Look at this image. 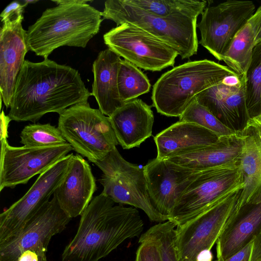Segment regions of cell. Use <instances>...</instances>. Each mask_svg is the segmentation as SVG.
<instances>
[{
  "mask_svg": "<svg viewBox=\"0 0 261 261\" xmlns=\"http://www.w3.org/2000/svg\"><path fill=\"white\" fill-rule=\"evenodd\" d=\"M91 92L78 70L48 59L25 60L16 79L8 116L17 122L38 120L45 114H61L73 105L87 103Z\"/></svg>",
  "mask_w": 261,
  "mask_h": 261,
  "instance_id": "obj_1",
  "label": "cell"
},
{
  "mask_svg": "<svg viewBox=\"0 0 261 261\" xmlns=\"http://www.w3.org/2000/svg\"><path fill=\"white\" fill-rule=\"evenodd\" d=\"M114 204L102 192L93 198L62 261H99L125 240L141 236L144 223L137 209Z\"/></svg>",
  "mask_w": 261,
  "mask_h": 261,
  "instance_id": "obj_2",
  "label": "cell"
},
{
  "mask_svg": "<svg viewBox=\"0 0 261 261\" xmlns=\"http://www.w3.org/2000/svg\"><path fill=\"white\" fill-rule=\"evenodd\" d=\"M48 8L28 28L29 50L44 59L63 46L85 48L99 31L101 12L87 4L90 0L52 1Z\"/></svg>",
  "mask_w": 261,
  "mask_h": 261,
  "instance_id": "obj_3",
  "label": "cell"
},
{
  "mask_svg": "<svg viewBox=\"0 0 261 261\" xmlns=\"http://www.w3.org/2000/svg\"><path fill=\"white\" fill-rule=\"evenodd\" d=\"M238 75L227 66L207 59L189 61L163 73L153 86L151 99L157 112L168 117H179L195 97Z\"/></svg>",
  "mask_w": 261,
  "mask_h": 261,
  "instance_id": "obj_4",
  "label": "cell"
},
{
  "mask_svg": "<svg viewBox=\"0 0 261 261\" xmlns=\"http://www.w3.org/2000/svg\"><path fill=\"white\" fill-rule=\"evenodd\" d=\"M101 15L102 19L112 20L117 26L127 22L142 29L173 47L182 59L197 54V18L185 15L159 16L128 0L106 1Z\"/></svg>",
  "mask_w": 261,
  "mask_h": 261,
  "instance_id": "obj_5",
  "label": "cell"
},
{
  "mask_svg": "<svg viewBox=\"0 0 261 261\" xmlns=\"http://www.w3.org/2000/svg\"><path fill=\"white\" fill-rule=\"evenodd\" d=\"M244 187L240 161L201 170L177 201L169 221L182 225L227 200Z\"/></svg>",
  "mask_w": 261,
  "mask_h": 261,
  "instance_id": "obj_6",
  "label": "cell"
},
{
  "mask_svg": "<svg viewBox=\"0 0 261 261\" xmlns=\"http://www.w3.org/2000/svg\"><path fill=\"white\" fill-rule=\"evenodd\" d=\"M58 127L73 149L93 164L119 144L109 117L88 102L73 105L60 114Z\"/></svg>",
  "mask_w": 261,
  "mask_h": 261,
  "instance_id": "obj_7",
  "label": "cell"
},
{
  "mask_svg": "<svg viewBox=\"0 0 261 261\" xmlns=\"http://www.w3.org/2000/svg\"><path fill=\"white\" fill-rule=\"evenodd\" d=\"M94 164L102 172L98 179L103 187L102 193L115 203L140 208L151 221L158 223L169 220L150 201L143 167L126 161L116 147Z\"/></svg>",
  "mask_w": 261,
  "mask_h": 261,
  "instance_id": "obj_8",
  "label": "cell"
},
{
  "mask_svg": "<svg viewBox=\"0 0 261 261\" xmlns=\"http://www.w3.org/2000/svg\"><path fill=\"white\" fill-rule=\"evenodd\" d=\"M241 190L227 200L176 227L174 244L178 261H197L202 251L211 250L242 208Z\"/></svg>",
  "mask_w": 261,
  "mask_h": 261,
  "instance_id": "obj_9",
  "label": "cell"
},
{
  "mask_svg": "<svg viewBox=\"0 0 261 261\" xmlns=\"http://www.w3.org/2000/svg\"><path fill=\"white\" fill-rule=\"evenodd\" d=\"M103 40L108 48L145 70L160 71L173 66L178 56L166 43L127 22L105 33Z\"/></svg>",
  "mask_w": 261,
  "mask_h": 261,
  "instance_id": "obj_10",
  "label": "cell"
},
{
  "mask_svg": "<svg viewBox=\"0 0 261 261\" xmlns=\"http://www.w3.org/2000/svg\"><path fill=\"white\" fill-rule=\"evenodd\" d=\"M255 9L253 2L248 1L229 0L206 7L197 24L200 32L199 43L216 59L222 61L233 39Z\"/></svg>",
  "mask_w": 261,
  "mask_h": 261,
  "instance_id": "obj_11",
  "label": "cell"
},
{
  "mask_svg": "<svg viewBox=\"0 0 261 261\" xmlns=\"http://www.w3.org/2000/svg\"><path fill=\"white\" fill-rule=\"evenodd\" d=\"M72 154H68L40 174L28 192L1 214L0 245L16 236L49 201L67 171Z\"/></svg>",
  "mask_w": 261,
  "mask_h": 261,
  "instance_id": "obj_12",
  "label": "cell"
},
{
  "mask_svg": "<svg viewBox=\"0 0 261 261\" xmlns=\"http://www.w3.org/2000/svg\"><path fill=\"white\" fill-rule=\"evenodd\" d=\"M0 191L26 184L67 156L73 148L67 143L47 147H14L1 140Z\"/></svg>",
  "mask_w": 261,
  "mask_h": 261,
  "instance_id": "obj_13",
  "label": "cell"
},
{
  "mask_svg": "<svg viewBox=\"0 0 261 261\" xmlns=\"http://www.w3.org/2000/svg\"><path fill=\"white\" fill-rule=\"evenodd\" d=\"M71 219L53 196L16 236L0 245V261H17L24 252L30 249L47 250L51 238L63 231Z\"/></svg>",
  "mask_w": 261,
  "mask_h": 261,
  "instance_id": "obj_14",
  "label": "cell"
},
{
  "mask_svg": "<svg viewBox=\"0 0 261 261\" xmlns=\"http://www.w3.org/2000/svg\"><path fill=\"white\" fill-rule=\"evenodd\" d=\"M143 168L150 201L169 220L182 194L201 172L156 158L149 161Z\"/></svg>",
  "mask_w": 261,
  "mask_h": 261,
  "instance_id": "obj_15",
  "label": "cell"
},
{
  "mask_svg": "<svg viewBox=\"0 0 261 261\" xmlns=\"http://www.w3.org/2000/svg\"><path fill=\"white\" fill-rule=\"evenodd\" d=\"M195 98L230 129L241 133L246 128L250 117L246 105L245 74L237 84H229L222 81Z\"/></svg>",
  "mask_w": 261,
  "mask_h": 261,
  "instance_id": "obj_16",
  "label": "cell"
},
{
  "mask_svg": "<svg viewBox=\"0 0 261 261\" xmlns=\"http://www.w3.org/2000/svg\"><path fill=\"white\" fill-rule=\"evenodd\" d=\"M23 15L5 22L0 31L1 98L10 108L17 76L24 62L29 49L27 31L22 26Z\"/></svg>",
  "mask_w": 261,
  "mask_h": 261,
  "instance_id": "obj_17",
  "label": "cell"
},
{
  "mask_svg": "<svg viewBox=\"0 0 261 261\" xmlns=\"http://www.w3.org/2000/svg\"><path fill=\"white\" fill-rule=\"evenodd\" d=\"M91 167L81 155L72 154L67 171L53 196L71 218L81 216L96 190Z\"/></svg>",
  "mask_w": 261,
  "mask_h": 261,
  "instance_id": "obj_18",
  "label": "cell"
},
{
  "mask_svg": "<svg viewBox=\"0 0 261 261\" xmlns=\"http://www.w3.org/2000/svg\"><path fill=\"white\" fill-rule=\"evenodd\" d=\"M109 117L124 149L139 147L152 135L153 113L151 107L140 99L125 103Z\"/></svg>",
  "mask_w": 261,
  "mask_h": 261,
  "instance_id": "obj_19",
  "label": "cell"
},
{
  "mask_svg": "<svg viewBox=\"0 0 261 261\" xmlns=\"http://www.w3.org/2000/svg\"><path fill=\"white\" fill-rule=\"evenodd\" d=\"M244 137L242 132L220 137L214 144L180 152L166 160L199 171L237 162L241 158Z\"/></svg>",
  "mask_w": 261,
  "mask_h": 261,
  "instance_id": "obj_20",
  "label": "cell"
},
{
  "mask_svg": "<svg viewBox=\"0 0 261 261\" xmlns=\"http://www.w3.org/2000/svg\"><path fill=\"white\" fill-rule=\"evenodd\" d=\"M217 135L191 122L178 121L154 137L158 160H166L178 153L215 144Z\"/></svg>",
  "mask_w": 261,
  "mask_h": 261,
  "instance_id": "obj_21",
  "label": "cell"
},
{
  "mask_svg": "<svg viewBox=\"0 0 261 261\" xmlns=\"http://www.w3.org/2000/svg\"><path fill=\"white\" fill-rule=\"evenodd\" d=\"M121 60L118 55L107 48L99 53L92 65L91 94L95 98L99 110L108 117L124 104L120 98L117 84Z\"/></svg>",
  "mask_w": 261,
  "mask_h": 261,
  "instance_id": "obj_22",
  "label": "cell"
},
{
  "mask_svg": "<svg viewBox=\"0 0 261 261\" xmlns=\"http://www.w3.org/2000/svg\"><path fill=\"white\" fill-rule=\"evenodd\" d=\"M260 229L261 203L242 207L217 241V260H225L238 252L255 239Z\"/></svg>",
  "mask_w": 261,
  "mask_h": 261,
  "instance_id": "obj_23",
  "label": "cell"
},
{
  "mask_svg": "<svg viewBox=\"0 0 261 261\" xmlns=\"http://www.w3.org/2000/svg\"><path fill=\"white\" fill-rule=\"evenodd\" d=\"M240 160L244 187L240 201L241 207L261 203V145L252 130L246 128Z\"/></svg>",
  "mask_w": 261,
  "mask_h": 261,
  "instance_id": "obj_24",
  "label": "cell"
},
{
  "mask_svg": "<svg viewBox=\"0 0 261 261\" xmlns=\"http://www.w3.org/2000/svg\"><path fill=\"white\" fill-rule=\"evenodd\" d=\"M255 35L247 22L238 32L223 57L227 66L237 74H245L252 59Z\"/></svg>",
  "mask_w": 261,
  "mask_h": 261,
  "instance_id": "obj_25",
  "label": "cell"
},
{
  "mask_svg": "<svg viewBox=\"0 0 261 261\" xmlns=\"http://www.w3.org/2000/svg\"><path fill=\"white\" fill-rule=\"evenodd\" d=\"M128 1L155 15L170 17L185 15L197 18L206 8V1L194 0H128Z\"/></svg>",
  "mask_w": 261,
  "mask_h": 261,
  "instance_id": "obj_26",
  "label": "cell"
},
{
  "mask_svg": "<svg viewBox=\"0 0 261 261\" xmlns=\"http://www.w3.org/2000/svg\"><path fill=\"white\" fill-rule=\"evenodd\" d=\"M117 84L119 96L124 103L148 93L151 87L146 75L125 60L121 61Z\"/></svg>",
  "mask_w": 261,
  "mask_h": 261,
  "instance_id": "obj_27",
  "label": "cell"
},
{
  "mask_svg": "<svg viewBox=\"0 0 261 261\" xmlns=\"http://www.w3.org/2000/svg\"><path fill=\"white\" fill-rule=\"evenodd\" d=\"M245 77L246 105L252 118L261 115V42L253 48Z\"/></svg>",
  "mask_w": 261,
  "mask_h": 261,
  "instance_id": "obj_28",
  "label": "cell"
},
{
  "mask_svg": "<svg viewBox=\"0 0 261 261\" xmlns=\"http://www.w3.org/2000/svg\"><path fill=\"white\" fill-rule=\"evenodd\" d=\"M20 143L29 147H47L67 143L58 127L49 123L26 125L20 134Z\"/></svg>",
  "mask_w": 261,
  "mask_h": 261,
  "instance_id": "obj_29",
  "label": "cell"
},
{
  "mask_svg": "<svg viewBox=\"0 0 261 261\" xmlns=\"http://www.w3.org/2000/svg\"><path fill=\"white\" fill-rule=\"evenodd\" d=\"M176 225L171 221L158 223L143 233L139 240H150L159 248L162 261H178L175 248Z\"/></svg>",
  "mask_w": 261,
  "mask_h": 261,
  "instance_id": "obj_30",
  "label": "cell"
},
{
  "mask_svg": "<svg viewBox=\"0 0 261 261\" xmlns=\"http://www.w3.org/2000/svg\"><path fill=\"white\" fill-rule=\"evenodd\" d=\"M179 121L198 124L212 132L219 137L238 133L223 124L206 108L200 105L195 98L179 117Z\"/></svg>",
  "mask_w": 261,
  "mask_h": 261,
  "instance_id": "obj_31",
  "label": "cell"
},
{
  "mask_svg": "<svg viewBox=\"0 0 261 261\" xmlns=\"http://www.w3.org/2000/svg\"><path fill=\"white\" fill-rule=\"evenodd\" d=\"M135 261H162L159 247L150 240H139Z\"/></svg>",
  "mask_w": 261,
  "mask_h": 261,
  "instance_id": "obj_32",
  "label": "cell"
},
{
  "mask_svg": "<svg viewBox=\"0 0 261 261\" xmlns=\"http://www.w3.org/2000/svg\"><path fill=\"white\" fill-rule=\"evenodd\" d=\"M25 7L21 1H13L9 4L1 14V21L4 23L22 15Z\"/></svg>",
  "mask_w": 261,
  "mask_h": 261,
  "instance_id": "obj_33",
  "label": "cell"
},
{
  "mask_svg": "<svg viewBox=\"0 0 261 261\" xmlns=\"http://www.w3.org/2000/svg\"><path fill=\"white\" fill-rule=\"evenodd\" d=\"M46 251L41 248L25 251L19 256L17 261H47Z\"/></svg>",
  "mask_w": 261,
  "mask_h": 261,
  "instance_id": "obj_34",
  "label": "cell"
},
{
  "mask_svg": "<svg viewBox=\"0 0 261 261\" xmlns=\"http://www.w3.org/2000/svg\"><path fill=\"white\" fill-rule=\"evenodd\" d=\"M255 35L254 45L261 42V5L248 21Z\"/></svg>",
  "mask_w": 261,
  "mask_h": 261,
  "instance_id": "obj_35",
  "label": "cell"
},
{
  "mask_svg": "<svg viewBox=\"0 0 261 261\" xmlns=\"http://www.w3.org/2000/svg\"><path fill=\"white\" fill-rule=\"evenodd\" d=\"M254 240L250 241L241 250L223 261H251Z\"/></svg>",
  "mask_w": 261,
  "mask_h": 261,
  "instance_id": "obj_36",
  "label": "cell"
},
{
  "mask_svg": "<svg viewBox=\"0 0 261 261\" xmlns=\"http://www.w3.org/2000/svg\"><path fill=\"white\" fill-rule=\"evenodd\" d=\"M246 128L252 130L261 145V115L250 118Z\"/></svg>",
  "mask_w": 261,
  "mask_h": 261,
  "instance_id": "obj_37",
  "label": "cell"
},
{
  "mask_svg": "<svg viewBox=\"0 0 261 261\" xmlns=\"http://www.w3.org/2000/svg\"><path fill=\"white\" fill-rule=\"evenodd\" d=\"M251 261H261V229L254 240Z\"/></svg>",
  "mask_w": 261,
  "mask_h": 261,
  "instance_id": "obj_38",
  "label": "cell"
},
{
  "mask_svg": "<svg viewBox=\"0 0 261 261\" xmlns=\"http://www.w3.org/2000/svg\"><path fill=\"white\" fill-rule=\"evenodd\" d=\"M11 119L8 115H6L3 111L1 114V140L8 138V126Z\"/></svg>",
  "mask_w": 261,
  "mask_h": 261,
  "instance_id": "obj_39",
  "label": "cell"
},
{
  "mask_svg": "<svg viewBox=\"0 0 261 261\" xmlns=\"http://www.w3.org/2000/svg\"><path fill=\"white\" fill-rule=\"evenodd\" d=\"M213 254L211 250H206L198 255L197 261H213Z\"/></svg>",
  "mask_w": 261,
  "mask_h": 261,
  "instance_id": "obj_40",
  "label": "cell"
},
{
  "mask_svg": "<svg viewBox=\"0 0 261 261\" xmlns=\"http://www.w3.org/2000/svg\"><path fill=\"white\" fill-rule=\"evenodd\" d=\"M21 2L26 7L29 4H35L39 2V0H23Z\"/></svg>",
  "mask_w": 261,
  "mask_h": 261,
  "instance_id": "obj_41",
  "label": "cell"
},
{
  "mask_svg": "<svg viewBox=\"0 0 261 261\" xmlns=\"http://www.w3.org/2000/svg\"><path fill=\"white\" fill-rule=\"evenodd\" d=\"M215 261H218V260H215Z\"/></svg>",
  "mask_w": 261,
  "mask_h": 261,
  "instance_id": "obj_42",
  "label": "cell"
}]
</instances>
